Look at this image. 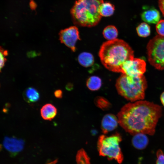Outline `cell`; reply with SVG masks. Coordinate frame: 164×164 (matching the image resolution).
I'll use <instances>...</instances> for the list:
<instances>
[{"instance_id":"obj_23","label":"cell","mask_w":164,"mask_h":164,"mask_svg":"<svg viewBox=\"0 0 164 164\" xmlns=\"http://www.w3.org/2000/svg\"><path fill=\"white\" fill-rule=\"evenodd\" d=\"M156 164H164V153L161 149H159L156 152Z\"/></svg>"},{"instance_id":"obj_3","label":"cell","mask_w":164,"mask_h":164,"mask_svg":"<svg viewBox=\"0 0 164 164\" xmlns=\"http://www.w3.org/2000/svg\"><path fill=\"white\" fill-rule=\"evenodd\" d=\"M103 2V0H77L70 11L73 23L84 27L97 25L101 19L100 8Z\"/></svg>"},{"instance_id":"obj_26","label":"cell","mask_w":164,"mask_h":164,"mask_svg":"<svg viewBox=\"0 0 164 164\" xmlns=\"http://www.w3.org/2000/svg\"><path fill=\"white\" fill-rule=\"evenodd\" d=\"M62 92L60 90H56L54 92L55 96L58 98H61L62 97Z\"/></svg>"},{"instance_id":"obj_8","label":"cell","mask_w":164,"mask_h":164,"mask_svg":"<svg viewBox=\"0 0 164 164\" xmlns=\"http://www.w3.org/2000/svg\"><path fill=\"white\" fill-rule=\"evenodd\" d=\"M59 40L70 48L73 52L76 50V44L77 41L80 40L79 32L76 26H72L62 30L59 32Z\"/></svg>"},{"instance_id":"obj_1","label":"cell","mask_w":164,"mask_h":164,"mask_svg":"<svg viewBox=\"0 0 164 164\" xmlns=\"http://www.w3.org/2000/svg\"><path fill=\"white\" fill-rule=\"evenodd\" d=\"M162 111L160 105L141 100L125 105L117 117L120 125L131 135L142 133L152 135Z\"/></svg>"},{"instance_id":"obj_2","label":"cell","mask_w":164,"mask_h":164,"mask_svg":"<svg viewBox=\"0 0 164 164\" xmlns=\"http://www.w3.org/2000/svg\"><path fill=\"white\" fill-rule=\"evenodd\" d=\"M98 55L105 68L117 73H121L125 62L134 58L133 51L129 45L117 39L104 42L100 47Z\"/></svg>"},{"instance_id":"obj_4","label":"cell","mask_w":164,"mask_h":164,"mask_svg":"<svg viewBox=\"0 0 164 164\" xmlns=\"http://www.w3.org/2000/svg\"><path fill=\"white\" fill-rule=\"evenodd\" d=\"M115 87L119 95L132 102L145 98L147 84L143 75L131 77L122 73L117 79Z\"/></svg>"},{"instance_id":"obj_7","label":"cell","mask_w":164,"mask_h":164,"mask_svg":"<svg viewBox=\"0 0 164 164\" xmlns=\"http://www.w3.org/2000/svg\"><path fill=\"white\" fill-rule=\"evenodd\" d=\"M146 71V63L143 60L133 58L123 64L121 73L127 76L136 77L143 75Z\"/></svg>"},{"instance_id":"obj_25","label":"cell","mask_w":164,"mask_h":164,"mask_svg":"<svg viewBox=\"0 0 164 164\" xmlns=\"http://www.w3.org/2000/svg\"><path fill=\"white\" fill-rule=\"evenodd\" d=\"M158 4L159 9L164 16V0H159Z\"/></svg>"},{"instance_id":"obj_24","label":"cell","mask_w":164,"mask_h":164,"mask_svg":"<svg viewBox=\"0 0 164 164\" xmlns=\"http://www.w3.org/2000/svg\"><path fill=\"white\" fill-rule=\"evenodd\" d=\"M0 71H1V69L5 66V63L7 59L5 57V56L3 54L2 51L0 50Z\"/></svg>"},{"instance_id":"obj_15","label":"cell","mask_w":164,"mask_h":164,"mask_svg":"<svg viewBox=\"0 0 164 164\" xmlns=\"http://www.w3.org/2000/svg\"><path fill=\"white\" fill-rule=\"evenodd\" d=\"M25 100L29 103L37 101L39 98V94L38 92L35 88L29 87L24 91L23 94Z\"/></svg>"},{"instance_id":"obj_9","label":"cell","mask_w":164,"mask_h":164,"mask_svg":"<svg viewBox=\"0 0 164 164\" xmlns=\"http://www.w3.org/2000/svg\"><path fill=\"white\" fill-rule=\"evenodd\" d=\"M24 141L21 139L5 137L3 144L5 149L12 155H15L21 151L24 145Z\"/></svg>"},{"instance_id":"obj_22","label":"cell","mask_w":164,"mask_h":164,"mask_svg":"<svg viewBox=\"0 0 164 164\" xmlns=\"http://www.w3.org/2000/svg\"><path fill=\"white\" fill-rule=\"evenodd\" d=\"M156 29L159 35L164 36V20H161L157 23Z\"/></svg>"},{"instance_id":"obj_21","label":"cell","mask_w":164,"mask_h":164,"mask_svg":"<svg viewBox=\"0 0 164 164\" xmlns=\"http://www.w3.org/2000/svg\"><path fill=\"white\" fill-rule=\"evenodd\" d=\"M136 29L138 35L140 37H145L150 34V27L145 22H142L140 24Z\"/></svg>"},{"instance_id":"obj_16","label":"cell","mask_w":164,"mask_h":164,"mask_svg":"<svg viewBox=\"0 0 164 164\" xmlns=\"http://www.w3.org/2000/svg\"><path fill=\"white\" fill-rule=\"evenodd\" d=\"M102 85L101 79L98 76H93L89 77L86 81V86L87 88L92 91L98 90Z\"/></svg>"},{"instance_id":"obj_10","label":"cell","mask_w":164,"mask_h":164,"mask_svg":"<svg viewBox=\"0 0 164 164\" xmlns=\"http://www.w3.org/2000/svg\"><path fill=\"white\" fill-rule=\"evenodd\" d=\"M143 11L141 14L142 20L149 23L156 24L160 18L159 11L152 7L144 6L143 7Z\"/></svg>"},{"instance_id":"obj_17","label":"cell","mask_w":164,"mask_h":164,"mask_svg":"<svg viewBox=\"0 0 164 164\" xmlns=\"http://www.w3.org/2000/svg\"><path fill=\"white\" fill-rule=\"evenodd\" d=\"M104 37L108 41L112 40L117 39L118 35V31L116 28L113 25H109L105 27L103 31Z\"/></svg>"},{"instance_id":"obj_14","label":"cell","mask_w":164,"mask_h":164,"mask_svg":"<svg viewBox=\"0 0 164 164\" xmlns=\"http://www.w3.org/2000/svg\"><path fill=\"white\" fill-rule=\"evenodd\" d=\"M78 61L82 66L87 67L92 66L94 63V58L93 55L90 53L83 52L78 56Z\"/></svg>"},{"instance_id":"obj_18","label":"cell","mask_w":164,"mask_h":164,"mask_svg":"<svg viewBox=\"0 0 164 164\" xmlns=\"http://www.w3.org/2000/svg\"><path fill=\"white\" fill-rule=\"evenodd\" d=\"M115 10L114 6L110 2L103 3L100 8V13L101 16H110L113 14Z\"/></svg>"},{"instance_id":"obj_19","label":"cell","mask_w":164,"mask_h":164,"mask_svg":"<svg viewBox=\"0 0 164 164\" xmlns=\"http://www.w3.org/2000/svg\"><path fill=\"white\" fill-rule=\"evenodd\" d=\"M94 103L97 107L103 110L109 109L111 106V104L106 99L100 96L95 98Z\"/></svg>"},{"instance_id":"obj_11","label":"cell","mask_w":164,"mask_h":164,"mask_svg":"<svg viewBox=\"0 0 164 164\" xmlns=\"http://www.w3.org/2000/svg\"><path fill=\"white\" fill-rule=\"evenodd\" d=\"M119 124L117 117L111 114L105 115L102 118L101 125L102 132L106 134L116 129Z\"/></svg>"},{"instance_id":"obj_13","label":"cell","mask_w":164,"mask_h":164,"mask_svg":"<svg viewBox=\"0 0 164 164\" xmlns=\"http://www.w3.org/2000/svg\"><path fill=\"white\" fill-rule=\"evenodd\" d=\"M57 112L56 108L51 104H47L43 105L40 110V114L44 120H51L56 116Z\"/></svg>"},{"instance_id":"obj_6","label":"cell","mask_w":164,"mask_h":164,"mask_svg":"<svg viewBox=\"0 0 164 164\" xmlns=\"http://www.w3.org/2000/svg\"><path fill=\"white\" fill-rule=\"evenodd\" d=\"M147 49L150 63L158 69L164 70V36L157 35L151 39Z\"/></svg>"},{"instance_id":"obj_20","label":"cell","mask_w":164,"mask_h":164,"mask_svg":"<svg viewBox=\"0 0 164 164\" xmlns=\"http://www.w3.org/2000/svg\"><path fill=\"white\" fill-rule=\"evenodd\" d=\"M76 164H91L90 158L83 149L79 150L76 157Z\"/></svg>"},{"instance_id":"obj_27","label":"cell","mask_w":164,"mask_h":164,"mask_svg":"<svg viewBox=\"0 0 164 164\" xmlns=\"http://www.w3.org/2000/svg\"><path fill=\"white\" fill-rule=\"evenodd\" d=\"M160 99L161 103L164 107V91L161 94L160 96Z\"/></svg>"},{"instance_id":"obj_12","label":"cell","mask_w":164,"mask_h":164,"mask_svg":"<svg viewBox=\"0 0 164 164\" xmlns=\"http://www.w3.org/2000/svg\"><path fill=\"white\" fill-rule=\"evenodd\" d=\"M146 134L139 133L133 135L132 143L134 147L139 150L145 149L148 145L149 140Z\"/></svg>"},{"instance_id":"obj_5","label":"cell","mask_w":164,"mask_h":164,"mask_svg":"<svg viewBox=\"0 0 164 164\" xmlns=\"http://www.w3.org/2000/svg\"><path fill=\"white\" fill-rule=\"evenodd\" d=\"M122 140L120 134L116 132L110 136L102 135L98 138L97 147L100 155L109 160L114 159L119 163L123 160V156L119 145Z\"/></svg>"}]
</instances>
